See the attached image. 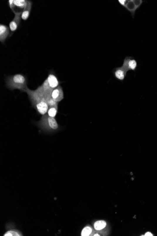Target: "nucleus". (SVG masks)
<instances>
[{"label": "nucleus", "instance_id": "obj_11", "mask_svg": "<svg viewBox=\"0 0 157 236\" xmlns=\"http://www.w3.org/2000/svg\"><path fill=\"white\" fill-rule=\"evenodd\" d=\"M125 8L129 12H130L132 18L135 17V14H136V11H137V7L135 5L134 0H129L128 4H126V6H125Z\"/></svg>", "mask_w": 157, "mask_h": 236}, {"label": "nucleus", "instance_id": "obj_9", "mask_svg": "<svg viewBox=\"0 0 157 236\" xmlns=\"http://www.w3.org/2000/svg\"><path fill=\"white\" fill-rule=\"evenodd\" d=\"M10 27L4 24L0 25V41L4 43L10 33Z\"/></svg>", "mask_w": 157, "mask_h": 236}, {"label": "nucleus", "instance_id": "obj_14", "mask_svg": "<svg viewBox=\"0 0 157 236\" xmlns=\"http://www.w3.org/2000/svg\"><path fill=\"white\" fill-rule=\"evenodd\" d=\"M92 232V229L90 227H86L83 229L82 232V236H87Z\"/></svg>", "mask_w": 157, "mask_h": 236}, {"label": "nucleus", "instance_id": "obj_16", "mask_svg": "<svg viewBox=\"0 0 157 236\" xmlns=\"http://www.w3.org/2000/svg\"><path fill=\"white\" fill-rule=\"evenodd\" d=\"M128 1H129V0H118V1L119 5L124 8L125 7L126 4H128Z\"/></svg>", "mask_w": 157, "mask_h": 236}, {"label": "nucleus", "instance_id": "obj_8", "mask_svg": "<svg viewBox=\"0 0 157 236\" xmlns=\"http://www.w3.org/2000/svg\"><path fill=\"white\" fill-rule=\"evenodd\" d=\"M126 73L127 72L122 66L116 67L112 70V73L115 78L122 82L123 81L126 77Z\"/></svg>", "mask_w": 157, "mask_h": 236}, {"label": "nucleus", "instance_id": "obj_3", "mask_svg": "<svg viewBox=\"0 0 157 236\" xmlns=\"http://www.w3.org/2000/svg\"><path fill=\"white\" fill-rule=\"evenodd\" d=\"M26 0H9V5L14 13L22 12L26 6Z\"/></svg>", "mask_w": 157, "mask_h": 236}, {"label": "nucleus", "instance_id": "obj_12", "mask_svg": "<svg viewBox=\"0 0 157 236\" xmlns=\"http://www.w3.org/2000/svg\"><path fill=\"white\" fill-rule=\"evenodd\" d=\"M107 225L106 222L104 221H98L96 222L94 224V228L96 230H101L105 228Z\"/></svg>", "mask_w": 157, "mask_h": 236}, {"label": "nucleus", "instance_id": "obj_17", "mask_svg": "<svg viewBox=\"0 0 157 236\" xmlns=\"http://www.w3.org/2000/svg\"><path fill=\"white\" fill-rule=\"evenodd\" d=\"M134 1L135 5L137 7L138 9L142 5V4H143V2H144V1H142V0H134Z\"/></svg>", "mask_w": 157, "mask_h": 236}, {"label": "nucleus", "instance_id": "obj_5", "mask_svg": "<svg viewBox=\"0 0 157 236\" xmlns=\"http://www.w3.org/2000/svg\"><path fill=\"white\" fill-rule=\"evenodd\" d=\"M48 87L53 90L59 86V83L57 77L53 74L50 73L48 74L47 78L43 82Z\"/></svg>", "mask_w": 157, "mask_h": 236}, {"label": "nucleus", "instance_id": "obj_2", "mask_svg": "<svg viewBox=\"0 0 157 236\" xmlns=\"http://www.w3.org/2000/svg\"><path fill=\"white\" fill-rule=\"evenodd\" d=\"M38 122L40 125L42 127H48L52 130H57L59 127V125L55 117H50L48 114L43 116L41 120Z\"/></svg>", "mask_w": 157, "mask_h": 236}, {"label": "nucleus", "instance_id": "obj_10", "mask_svg": "<svg viewBox=\"0 0 157 236\" xmlns=\"http://www.w3.org/2000/svg\"><path fill=\"white\" fill-rule=\"evenodd\" d=\"M32 5L33 3L32 1H27L26 6L22 13V19L24 21H26L29 17L32 10Z\"/></svg>", "mask_w": 157, "mask_h": 236}, {"label": "nucleus", "instance_id": "obj_15", "mask_svg": "<svg viewBox=\"0 0 157 236\" xmlns=\"http://www.w3.org/2000/svg\"><path fill=\"white\" fill-rule=\"evenodd\" d=\"M4 236H21V234L14 230H11L5 234Z\"/></svg>", "mask_w": 157, "mask_h": 236}, {"label": "nucleus", "instance_id": "obj_18", "mask_svg": "<svg viewBox=\"0 0 157 236\" xmlns=\"http://www.w3.org/2000/svg\"><path fill=\"white\" fill-rule=\"evenodd\" d=\"M145 236H153V235H152V234H151V233L149 232H147L145 234Z\"/></svg>", "mask_w": 157, "mask_h": 236}, {"label": "nucleus", "instance_id": "obj_13", "mask_svg": "<svg viewBox=\"0 0 157 236\" xmlns=\"http://www.w3.org/2000/svg\"><path fill=\"white\" fill-rule=\"evenodd\" d=\"M58 107H49L48 111V114L50 117H55L58 113Z\"/></svg>", "mask_w": 157, "mask_h": 236}, {"label": "nucleus", "instance_id": "obj_4", "mask_svg": "<svg viewBox=\"0 0 157 236\" xmlns=\"http://www.w3.org/2000/svg\"><path fill=\"white\" fill-rule=\"evenodd\" d=\"M137 66V62L133 57L126 56L123 60V65L122 67L128 72L130 70L136 71Z\"/></svg>", "mask_w": 157, "mask_h": 236}, {"label": "nucleus", "instance_id": "obj_19", "mask_svg": "<svg viewBox=\"0 0 157 236\" xmlns=\"http://www.w3.org/2000/svg\"><path fill=\"white\" fill-rule=\"evenodd\" d=\"M94 236H99L98 234H94Z\"/></svg>", "mask_w": 157, "mask_h": 236}, {"label": "nucleus", "instance_id": "obj_1", "mask_svg": "<svg viewBox=\"0 0 157 236\" xmlns=\"http://www.w3.org/2000/svg\"><path fill=\"white\" fill-rule=\"evenodd\" d=\"M6 84L10 90L18 89L22 92H25L27 87L26 77L21 74L7 77L6 79Z\"/></svg>", "mask_w": 157, "mask_h": 236}, {"label": "nucleus", "instance_id": "obj_7", "mask_svg": "<svg viewBox=\"0 0 157 236\" xmlns=\"http://www.w3.org/2000/svg\"><path fill=\"white\" fill-rule=\"evenodd\" d=\"M51 98L55 102L58 103L64 99V92L61 86L59 85L53 90L51 94Z\"/></svg>", "mask_w": 157, "mask_h": 236}, {"label": "nucleus", "instance_id": "obj_6", "mask_svg": "<svg viewBox=\"0 0 157 236\" xmlns=\"http://www.w3.org/2000/svg\"><path fill=\"white\" fill-rule=\"evenodd\" d=\"M22 12H17L15 13V16L12 21L9 24L10 30L12 32H15L19 27V25L21 19V15Z\"/></svg>", "mask_w": 157, "mask_h": 236}]
</instances>
